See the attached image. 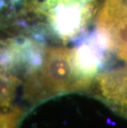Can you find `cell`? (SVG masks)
Masks as SVG:
<instances>
[{
	"instance_id": "7a4b0ae2",
	"label": "cell",
	"mask_w": 127,
	"mask_h": 128,
	"mask_svg": "<svg viewBox=\"0 0 127 128\" xmlns=\"http://www.w3.org/2000/svg\"><path fill=\"white\" fill-rule=\"evenodd\" d=\"M36 4L52 32L64 42L82 36L97 10L96 0H45Z\"/></svg>"
},
{
	"instance_id": "5b68a950",
	"label": "cell",
	"mask_w": 127,
	"mask_h": 128,
	"mask_svg": "<svg viewBox=\"0 0 127 128\" xmlns=\"http://www.w3.org/2000/svg\"><path fill=\"white\" fill-rule=\"evenodd\" d=\"M21 80L15 73L0 68V108H8Z\"/></svg>"
},
{
	"instance_id": "8992f818",
	"label": "cell",
	"mask_w": 127,
	"mask_h": 128,
	"mask_svg": "<svg viewBox=\"0 0 127 128\" xmlns=\"http://www.w3.org/2000/svg\"><path fill=\"white\" fill-rule=\"evenodd\" d=\"M24 111L20 108H8L0 112V128H17L23 118Z\"/></svg>"
},
{
	"instance_id": "277c9868",
	"label": "cell",
	"mask_w": 127,
	"mask_h": 128,
	"mask_svg": "<svg viewBox=\"0 0 127 128\" xmlns=\"http://www.w3.org/2000/svg\"><path fill=\"white\" fill-rule=\"evenodd\" d=\"M72 49V60L78 74L93 82L102 69L106 67L111 55L97 42L94 32L83 33L75 40Z\"/></svg>"
},
{
	"instance_id": "6da1fadb",
	"label": "cell",
	"mask_w": 127,
	"mask_h": 128,
	"mask_svg": "<svg viewBox=\"0 0 127 128\" xmlns=\"http://www.w3.org/2000/svg\"><path fill=\"white\" fill-rule=\"evenodd\" d=\"M92 84L75 70L72 49L45 46L41 64L26 74L24 98L36 105L61 94L87 91Z\"/></svg>"
},
{
	"instance_id": "3957f363",
	"label": "cell",
	"mask_w": 127,
	"mask_h": 128,
	"mask_svg": "<svg viewBox=\"0 0 127 128\" xmlns=\"http://www.w3.org/2000/svg\"><path fill=\"white\" fill-rule=\"evenodd\" d=\"M97 28L107 32L112 54L127 63V0H105L98 16Z\"/></svg>"
}]
</instances>
